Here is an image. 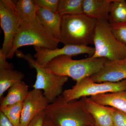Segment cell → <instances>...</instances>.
Listing matches in <instances>:
<instances>
[{
	"mask_svg": "<svg viewBox=\"0 0 126 126\" xmlns=\"http://www.w3.org/2000/svg\"><path fill=\"white\" fill-rule=\"evenodd\" d=\"M45 112L54 126H95L86 108L85 97L67 101L61 94L49 104Z\"/></svg>",
	"mask_w": 126,
	"mask_h": 126,
	"instance_id": "1",
	"label": "cell"
},
{
	"mask_svg": "<svg viewBox=\"0 0 126 126\" xmlns=\"http://www.w3.org/2000/svg\"><path fill=\"white\" fill-rule=\"evenodd\" d=\"M58 40L54 38L38 18L21 21L14 38L11 50L6 58L14 57L20 47L28 46L54 49L58 48Z\"/></svg>",
	"mask_w": 126,
	"mask_h": 126,
	"instance_id": "2",
	"label": "cell"
},
{
	"mask_svg": "<svg viewBox=\"0 0 126 126\" xmlns=\"http://www.w3.org/2000/svg\"><path fill=\"white\" fill-rule=\"evenodd\" d=\"M107 60L91 57L74 60L72 56L63 55L53 59L45 67L56 75L70 78L77 82L99 72Z\"/></svg>",
	"mask_w": 126,
	"mask_h": 126,
	"instance_id": "3",
	"label": "cell"
},
{
	"mask_svg": "<svg viewBox=\"0 0 126 126\" xmlns=\"http://www.w3.org/2000/svg\"><path fill=\"white\" fill-rule=\"evenodd\" d=\"M96 22L84 14L62 16L60 43L64 45L93 44Z\"/></svg>",
	"mask_w": 126,
	"mask_h": 126,
	"instance_id": "4",
	"label": "cell"
},
{
	"mask_svg": "<svg viewBox=\"0 0 126 126\" xmlns=\"http://www.w3.org/2000/svg\"><path fill=\"white\" fill-rule=\"evenodd\" d=\"M15 55L27 61L30 66L36 70V79L33 86V89L42 90L50 103L61 96L63 92V87L69 78L54 74L46 67L40 65L29 54H25L18 50Z\"/></svg>",
	"mask_w": 126,
	"mask_h": 126,
	"instance_id": "5",
	"label": "cell"
},
{
	"mask_svg": "<svg viewBox=\"0 0 126 126\" xmlns=\"http://www.w3.org/2000/svg\"><path fill=\"white\" fill-rule=\"evenodd\" d=\"M94 58L113 60L126 57V46L118 40L113 34L108 21L97 20L94 43Z\"/></svg>",
	"mask_w": 126,
	"mask_h": 126,
	"instance_id": "6",
	"label": "cell"
},
{
	"mask_svg": "<svg viewBox=\"0 0 126 126\" xmlns=\"http://www.w3.org/2000/svg\"><path fill=\"white\" fill-rule=\"evenodd\" d=\"M126 90V79L117 82L97 83L88 77L76 82L71 88L64 90L62 95L64 100L69 101L84 97Z\"/></svg>",
	"mask_w": 126,
	"mask_h": 126,
	"instance_id": "7",
	"label": "cell"
},
{
	"mask_svg": "<svg viewBox=\"0 0 126 126\" xmlns=\"http://www.w3.org/2000/svg\"><path fill=\"white\" fill-rule=\"evenodd\" d=\"M15 2L12 0H0V23L4 33L0 52L6 57L11 50L14 38L22 21L16 11Z\"/></svg>",
	"mask_w": 126,
	"mask_h": 126,
	"instance_id": "8",
	"label": "cell"
},
{
	"mask_svg": "<svg viewBox=\"0 0 126 126\" xmlns=\"http://www.w3.org/2000/svg\"><path fill=\"white\" fill-rule=\"evenodd\" d=\"M36 53L34 58L40 65L45 67L46 64L56 57L63 55L74 56L82 54L89 55L91 57L94 54V47L86 46L65 45L62 48L51 49L34 47Z\"/></svg>",
	"mask_w": 126,
	"mask_h": 126,
	"instance_id": "9",
	"label": "cell"
},
{
	"mask_svg": "<svg viewBox=\"0 0 126 126\" xmlns=\"http://www.w3.org/2000/svg\"><path fill=\"white\" fill-rule=\"evenodd\" d=\"M50 103L41 90L29 91L23 102L20 126H27L38 114L45 111Z\"/></svg>",
	"mask_w": 126,
	"mask_h": 126,
	"instance_id": "10",
	"label": "cell"
},
{
	"mask_svg": "<svg viewBox=\"0 0 126 126\" xmlns=\"http://www.w3.org/2000/svg\"><path fill=\"white\" fill-rule=\"evenodd\" d=\"M94 82H117L126 79V57L116 60H107L101 69L90 77Z\"/></svg>",
	"mask_w": 126,
	"mask_h": 126,
	"instance_id": "11",
	"label": "cell"
},
{
	"mask_svg": "<svg viewBox=\"0 0 126 126\" xmlns=\"http://www.w3.org/2000/svg\"><path fill=\"white\" fill-rule=\"evenodd\" d=\"M4 56L0 57V98L4 93L16 83L22 81L25 75L14 69L12 63H9Z\"/></svg>",
	"mask_w": 126,
	"mask_h": 126,
	"instance_id": "12",
	"label": "cell"
},
{
	"mask_svg": "<svg viewBox=\"0 0 126 126\" xmlns=\"http://www.w3.org/2000/svg\"><path fill=\"white\" fill-rule=\"evenodd\" d=\"M113 0H83V13L97 20L108 21Z\"/></svg>",
	"mask_w": 126,
	"mask_h": 126,
	"instance_id": "13",
	"label": "cell"
},
{
	"mask_svg": "<svg viewBox=\"0 0 126 126\" xmlns=\"http://www.w3.org/2000/svg\"><path fill=\"white\" fill-rule=\"evenodd\" d=\"M85 102L95 126H113L112 117L108 106L98 103L90 97H85Z\"/></svg>",
	"mask_w": 126,
	"mask_h": 126,
	"instance_id": "14",
	"label": "cell"
},
{
	"mask_svg": "<svg viewBox=\"0 0 126 126\" xmlns=\"http://www.w3.org/2000/svg\"><path fill=\"white\" fill-rule=\"evenodd\" d=\"M36 16L53 37L60 43L62 16L58 13L39 8L36 13Z\"/></svg>",
	"mask_w": 126,
	"mask_h": 126,
	"instance_id": "15",
	"label": "cell"
},
{
	"mask_svg": "<svg viewBox=\"0 0 126 126\" xmlns=\"http://www.w3.org/2000/svg\"><path fill=\"white\" fill-rule=\"evenodd\" d=\"M98 103L114 108L126 113V90L90 97Z\"/></svg>",
	"mask_w": 126,
	"mask_h": 126,
	"instance_id": "16",
	"label": "cell"
},
{
	"mask_svg": "<svg viewBox=\"0 0 126 126\" xmlns=\"http://www.w3.org/2000/svg\"><path fill=\"white\" fill-rule=\"evenodd\" d=\"M29 92V87L27 84L23 81L18 82L9 89L5 96L0 99V107L23 102Z\"/></svg>",
	"mask_w": 126,
	"mask_h": 126,
	"instance_id": "17",
	"label": "cell"
},
{
	"mask_svg": "<svg viewBox=\"0 0 126 126\" xmlns=\"http://www.w3.org/2000/svg\"><path fill=\"white\" fill-rule=\"evenodd\" d=\"M15 6L17 13L21 20L31 19L36 17L38 7L34 0L16 1Z\"/></svg>",
	"mask_w": 126,
	"mask_h": 126,
	"instance_id": "18",
	"label": "cell"
},
{
	"mask_svg": "<svg viewBox=\"0 0 126 126\" xmlns=\"http://www.w3.org/2000/svg\"><path fill=\"white\" fill-rule=\"evenodd\" d=\"M83 0H59L57 13L61 16L83 14Z\"/></svg>",
	"mask_w": 126,
	"mask_h": 126,
	"instance_id": "19",
	"label": "cell"
},
{
	"mask_svg": "<svg viewBox=\"0 0 126 126\" xmlns=\"http://www.w3.org/2000/svg\"><path fill=\"white\" fill-rule=\"evenodd\" d=\"M109 22L110 24L126 22V0H113Z\"/></svg>",
	"mask_w": 126,
	"mask_h": 126,
	"instance_id": "20",
	"label": "cell"
},
{
	"mask_svg": "<svg viewBox=\"0 0 126 126\" xmlns=\"http://www.w3.org/2000/svg\"><path fill=\"white\" fill-rule=\"evenodd\" d=\"M23 102L0 107V111L3 113L14 126H20V119Z\"/></svg>",
	"mask_w": 126,
	"mask_h": 126,
	"instance_id": "21",
	"label": "cell"
},
{
	"mask_svg": "<svg viewBox=\"0 0 126 126\" xmlns=\"http://www.w3.org/2000/svg\"><path fill=\"white\" fill-rule=\"evenodd\" d=\"M110 26L113 34L116 38L126 46V22L110 24Z\"/></svg>",
	"mask_w": 126,
	"mask_h": 126,
	"instance_id": "22",
	"label": "cell"
},
{
	"mask_svg": "<svg viewBox=\"0 0 126 126\" xmlns=\"http://www.w3.org/2000/svg\"><path fill=\"white\" fill-rule=\"evenodd\" d=\"M108 107L112 117L113 126H126V113L117 109Z\"/></svg>",
	"mask_w": 126,
	"mask_h": 126,
	"instance_id": "23",
	"label": "cell"
},
{
	"mask_svg": "<svg viewBox=\"0 0 126 126\" xmlns=\"http://www.w3.org/2000/svg\"><path fill=\"white\" fill-rule=\"evenodd\" d=\"M39 8L57 13L59 0H34Z\"/></svg>",
	"mask_w": 126,
	"mask_h": 126,
	"instance_id": "24",
	"label": "cell"
},
{
	"mask_svg": "<svg viewBox=\"0 0 126 126\" xmlns=\"http://www.w3.org/2000/svg\"><path fill=\"white\" fill-rule=\"evenodd\" d=\"M46 116L45 111L41 112L36 116L27 126H44Z\"/></svg>",
	"mask_w": 126,
	"mask_h": 126,
	"instance_id": "25",
	"label": "cell"
},
{
	"mask_svg": "<svg viewBox=\"0 0 126 126\" xmlns=\"http://www.w3.org/2000/svg\"><path fill=\"white\" fill-rule=\"evenodd\" d=\"M0 126H14L1 111H0Z\"/></svg>",
	"mask_w": 126,
	"mask_h": 126,
	"instance_id": "26",
	"label": "cell"
},
{
	"mask_svg": "<svg viewBox=\"0 0 126 126\" xmlns=\"http://www.w3.org/2000/svg\"><path fill=\"white\" fill-rule=\"evenodd\" d=\"M44 126H54L52 121L46 115L45 119Z\"/></svg>",
	"mask_w": 126,
	"mask_h": 126,
	"instance_id": "27",
	"label": "cell"
},
{
	"mask_svg": "<svg viewBox=\"0 0 126 126\" xmlns=\"http://www.w3.org/2000/svg\"></svg>",
	"mask_w": 126,
	"mask_h": 126,
	"instance_id": "28",
	"label": "cell"
}]
</instances>
